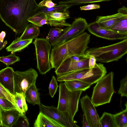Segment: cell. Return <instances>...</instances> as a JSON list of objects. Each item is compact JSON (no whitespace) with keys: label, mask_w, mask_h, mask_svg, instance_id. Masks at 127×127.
<instances>
[{"label":"cell","mask_w":127,"mask_h":127,"mask_svg":"<svg viewBox=\"0 0 127 127\" xmlns=\"http://www.w3.org/2000/svg\"><path fill=\"white\" fill-rule=\"evenodd\" d=\"M38 6L35 0H0V18L16 34L23 32Z\"/></svg>","instance_id":"1"},{"label":"cell","mask_w":127,"mask_h":127,"mask_svg":"<svg viewBox=\"0 0 127 127\" xmlns=\"http://www.w3.org/2000/svg\"><path fill=\"white\" fill-rule=\"evenodd\" d=\"M91 35L84 32L79 35L53 47L50 55L52 68L55 70L65 60L75 56L81 58L88 48Z\"/></svg>","instance_id":"2"},{"label":"cell","mask_w":127,"mask_h":127,"mask_svg":"<svg viewBox=\"0 0 127 127\" xmlns=\"http://www.w3.org/2000/svg\"><path fill=\"white\" fill-rule=\"evenodd\" d=\"M127 53V39L107 46L92 48L86 51L83 58L94 56L96 61L108 63L117 61Z\"/></svg>","instance_id":"3"},{"label":"cell","mask_w":127,"mask_h":127,"mask_svg":"<svg viewBox=\"0 0 127 127\" xmlns=\"http://www.w3.org/2000/svg\"><path fill=\"white\" fill-rule=\"evenodd\" d=\"M114 73L111 72L97 82L94 87L91 101L95 107L109 103L114 92Z\"/></svg>","instance_id":"4"},{"label":"cell","mask_w":127,"mask_h":127,"mask_svg":"<svg viewBox=\"0 0 127 127\" xmlns=\"http://www.w3.org/2000/svg\"><path fill=\"white\" fill-rule=\"evenodd\" d=\"M83 91H71L66 86L65 83L59 86V97L57 108L62 111L68 112L73 119L78 110L79 98Z\"/></svg>","instance_id":"5"},{"label":"cell","mask_w":127,"mask_h":127,"mask_svg":"<svg viewBox=\"0 0 127 127\" xmlns=\"http://www.w3.org/2000/svg\"><path fill=\"white\" fill-rule=\"evenodd\" d=\"M37 60V67L40 73L45 74L52 68L50 61L52 45L46 38H36L33 42Z\"/></svg>","instance_id":"6"},{"label":"cell","mask_w":127,"mask_h":127,"mask_svg":"<svg viewBox=\"0 0 127 127\" xmlns=\"http://www.w3.org/2000/svg\"><path fill=\"white\" fill-rule=\"evenodd\" d=\"M38 73L34 69L30 68L26 71H16L14 74V90L15 92L25 94L28 89L35 83Z\"/></svg>","instance_id":"7"},{"label":"cell","mask_w":127,"mask_h":127,"mask_svg":"<svg viewBox=\"0 0 127 127\" xmlns=\"http://www.w3.org/2000/svg\"><path fill=\"white\" fill-rule=\"evenodd\" d=\"M40 112L61 124L64 127H79L68 112L62 111L57 107L47 106L41 103L39 105Z\"/></svg>","instance_id":"8"},{"label":"cell","mask_w":127,"mask_h":127,"mask_svg":"<svg viewBox=\"0 0 127 127\" xmlns=\"http://www.w3.org/2000/svg\"><path fill=\"white\" fill-rule=\"evenodd\" d=\"M88 24L86 20L81 17L75 19L66 32L58 39L51 43L53 47L80 35L87 29Z\"/></svg>","instance_id":"9"},{"label":"cell","mask_w":127,"mask_h":127,"mask_svg":"<svg viewBox=\"0 0 127 127\" xmlns=\"http://www.w3.org/2000/svg\"><path fill=\"white\" fill-rule=\"evenodd\" d=\"M81 105L90 127H100L99 118L91 98L87 95L80 100Z\"/></svg>","instance_id":"10"},{"label":"cell","mask_w":127,"mask_h":127,"mask_svg":"<svg viewBox=\"0 0 127 127\" xmlns=\"http://www.w3.org/2000/svg\"><path fill=\"white\" fill-rule=\"evenodd\" d=\"M89 58H82L78 62L72 60L70 57L65 60L55 70L56 75L60 76L81 69L89 68Z\"/></svg>","instance_id":"11"},{"label":"cell","mask_w":127,"mask_h":127,"mask_svg":"<svg viewBox=\"0 0 127 127\" xmlns=\"http://www.w3.org/2000/svg\"><path fill=\"white\" fill-rule=\"evenodd\" d=\"M87 29L93 35L105 39L115 40L127 39V35L103 28L95 21L88 24Z\"/></svg>","instance_id":"12"},{"label":"cell","mask_w":127,"mask_h":127,"mask_svg":"<svg viewBox=\"0 0 127 127\" xmlns=\"http://www.w3.org/2000/svg\"><path fill=\"white\" fill-rule=\"evenodd\" d=\"M14 72L12 68L8 66L0 71V83L14 96Z\"/></svg>","instance_id":"13"},{"label":"cell","mask_w":127,"mask_h":127,"mask_svg":"<svg viewBox=\"0 0 127 127\" xmlns=\"http://www.w3.org/2000/svg\"><path fill=\"white\" fill-rule=\"evenodd\" d=\"M106 73V68L103 64L96 63L94 67L80 80L92 84L99 81Z\"/></svg>","instance_id":"14"},{"label":"cell","mask_w":127,"mask_h":127,"mask_svg":"<svg viewBox=\"0 0 127 127\" xmlns=\"http://www.w3.org/2000/svg\"><path fill=\"white\" fill-rule=\"evenodd\" d=\"M69 14L67 10L65 12H49L46 14L49 24L51 26L63 27L70 25L66 21V19L69 18Z\"/></svg>","instance_id":"15"},{"label":"cell","mask_w":127,"mask_h":127,"mask_svg":"<svg viewBox=\"0 0 127 127\" xmlns=\"http://www.w3.org/2000/svg\"><path fill=\"white\" fill-rule=\"evenodd\" d=\"M0 109L2 127H13L21 113L17 109L5 110L0 108Z\"/></svg>","instance_id":"16"},{"label":"cell","mask_w":127,"mask_h":127,"mask_svg":"<svg viewBox=\"0 0 127 127\" xmlns=\"http://www.w3.org/2000/svg\"><path fill=\"white\" fill-rule=\"evenodd\" d=\"M127 17L119 13L113 15L97 16L95 22L101 27L106 29L110 30V28L120 19Z\"/></svg>","instance_id":"17"},{"label":"cell","mask_w":127,"mask_h":127,"mask_svg":"<svg viewBox=\"0 0 127 127\" xmlns=\"http://www.w3.org/2000/svg\"><path fill=\"white\" fill-rule=\"evenodd\" d=\"M33 126L34 127H64L61 124L40 112L35 120Z\"/></svg>","instance_id":"18"},{"label":"cell","mask_w":127,"mask_h":127,"mask_svg":"<svg viewBox=\"0 0 127 127\" xmlns=\"http://www.w3.org/2000/svg\"><path fill=\"white\" fill-rule=\"evenodd\" d=\"M91 68L84 69L58 76L57 80L60 82L79 80L83 77Z\"/></svg>","instance_id":"19"},{"label":"cell","mask_w":127,"mask_h":127,"mask_svg":"<svg viewBox=\"0 0 127 127\" xmlns=\"http://www.w3.org/2000/svg\"><path fill=\"white\" fill-rule=\"evenodd\" d=\"M25 96L26 100L33 105L35 104L39 105L41 103L39 94L35 83L32 84L26 90Z\"/></svg>","instance_id":"20"},{"label":"cell","mask_w":127,"mask_h":127,"mask_svg":"<svg viewBox=\"0 0 127 127\" xmlns=\"http://www.w3.org/2000/svg\"><path fill=\"white\" fill-rule=\"evenodd\" d=\"M39 33V27L31 23L27 25L19 38L21 40L33 39L36 38Z\"/></svg>","instance_id":"21"},{"label":"cell","mask_w":127,"mask_h":127,"mask_svg":"<svg viewBox=\"0 0 127 127\" xmlns=\"http://www.w3.org/2000/svg\"><path fill=\"white\" fill-rule=\"evenodd\" d=\"M33 39L21 40L19 37L13 41L6 49L8 52H13L20 51L31 43Z\"/></svg>","instance_id":"22"},{"label":"cell","mask_w":127,"mask_h":127,"mask_svg":"<svg viewBox=\"0 0 127 127\" xmlns=\"http://www.w3.org/2000/svg\"><path fill=\"white\" fill-rule=\"evenodd\" d=\"M64 82L67 88L71 91L82 90L85 91L92 85L79 80H68Z\"/></svg>","instance_id":"23"},{"label":"cell","mask_w":127,"mask_h":127,"mask_svg":"<svg viewBox=\"0 0 127 127\" xmlns=\"http://www.w3.org/2000/svg\"><path fill=\"white\" fill-rule=\"evenodd\" d=\"M71 7L69 5L63 4H59L56 6L50 8H47L38 5L37 7L33 12L32 16L41 12H44L46 14L49 12H65Z\"/></svg>","instance_id":"24"},{"label":"cell","mask_w":127,"mask_h":127,"mask_svg":"<svg viewBox=\"0 0 127 127\" xmlns=\"http://www.w3.org/2000/svg\"><path fill=\"white\" fill-rule=\"evenodd\" d=\"M29 22L38 26L42 27L45 24L48 25L46 14L44 12H41L32 16L28 20Z\"/></svg>","instance_id":"25"},{"label":"cell","mask_w":127,"mask_h":127,"mask_svg":"<svg viewBox=\"0 0 127 127\" xmlns=\"http://www.w3.org/2000/svg\"><path fill=\"white\" fill-rule=\"evenodd\" d=\"M14 100L17 110L20 113H25L28 110L25 95L15 92Z\"/></svg>","instance_id":"26"},{"label":"cell","mask_w":127,"mask_h":127,"mask_svg":"<svg viewBox=\"0 0 127 127\" xmlns=\"http://www.w3.org/2000/svg\"><path fill=\"white\" fill-rule=\"evenodd\" d=\"M99 121L100 127H117L114 114L104 112L99 118Z\"/></svg>","instance_id":"27"},{"label":"cell","mask_w":127,"mask_h":127,"mask_svg":"<svg viewBox=\"0 0 127 127\" xmlns=\"http://www.w3.org/2000/svg\"><path fill=\"white\" fill-rule=\"evenodd\" d=\"M126 109L115 114L114 116L117 127H127V103Z\"/></svg>","instance_id":"28"},{"label":"cell","mask_w":127,"mask_h":127,"mask_svg":"<svg viewBox=\"0 0 127 127\" xmlns=\"http://www.w3.org/2000/svg\"><path fill=\"white\" fill-rule=\"evenodd\" d=\"M110 30L119 33L127 35V17L118 21Z\"/></svg>","instance_id":"29"},{"label":"cell","mask_w":127,"mask_h":127,"mask_svg":"<svg viewBox=\"0 0 127 127\" xmlns=\"http://www.w3.org/2000/svg\"><path fill=\"white\" fill-rule=\"evenodd\" d=\"M67 27L64 29L56 28L51 29L46 38L51 43L60 37L67 30Z\"/></svg>","instance_id":"30"},{"label":"cell","mask_w":127,"mask_h":127,"mask_svg":"<svg viewBox=\"0 0 127 127\" xmlns=\"http://www.w3.org/2000/svg\"><path fill=\"white\" fill-rule=\"evenodd\" d=\"M111 0H65L59 2V4H65L71 7L75 5L88 3L108 1Z\"/></svg>","instance_id":"31"},{"label":"cell","mask_w":127,"mask_h":127,"mask_svg":"<svg viewBox=\"0 0 127 127\" xmlns=\"http://www.w3.org/2000/svg\"><path fill=\"white\" fill-rule=\"evenodd\" d=\"M11 53L8 56L0 57V61L8 66L19 61L20 60V58L16 56L14 52Z\"/></svg>","instance_id":"32"},{"label":"cell","mask_w":127,"mask_h":127,"mask_svg":"<svg viewBox=\"0 0 127 127\" xmlns=\"http://www.w3.org/2000/svg\"><path fill=\"white\" fill-rule=\"evenodd\" d=\"M0 97H2L8 99L16 107L14 100V96L5 89L0 83Z\"/></svg>","instance_id":"33"},{"label":"cell","mask_w":127,"mask_h":127,"mask_svg":"<svg viewBox=\"0 0 127 127\" xmlns=\"http://www.w3.org/2000/svg\"><path fill=\"white\" fill-rule=\"evenodd\" d=\"M0 107L4 110L17 109L16 107L10 101L4 98L0 97Z\"/></svg>","instance_id":"34"},{"label":"cell","mask_w":127,"mask_h":127,"mask_svg":"<svg viewBox=\"0 0 127 127\" xmlns=\"http://www.w3.org/2000/svg\"><path fill=\"white\" fill-rule=\"evenodd\" d=\"M118 93L122 96L127 97V76L123 78L120 82V87Z\"/></svg>","instance_id":"35"},{"label":"cell","mask_w":127,"mask_h":127,"mask_svg":"<svg viewBox=\"0 0 127 127\" xmlns=\"http://www.w3.org/2000/svg\"><path fill=\"white\" fill-rule=\"evenodd\" d=\"M17 126L23 127H29V124L25 113H21L15 125Z\"/></svg>","instance_id":"36"},{"label":"cell","mask_w":127,"mask_h":127,"mask_svg":"<svg viewBox=\"0 0 127 127\" xmlns=\"http://www.w3.org/2000/svg\"><path fill=\"white\" fill-rule=\"evenodd\" d=\"M58 87L56 79L54 76L53 75L49 87V94L52 97L55 94Z\"/></svg>","instance_id":"37"},{"label":"cell","mask_w":127,"mask_h":127,"mask_svg":"<svg viewBox=\"0 0 127 127\" xmlns=\"http://www.w3.org/2000/svg\"><path fill=\"white\" fill-rule=\"evenodd\" d=\"M52 0H43L39 4V5L45 7L47 8H50L56 6L57 5L56 3L53 2Z\"/></svg>","instance_id":"38"},{"label":"cell","mask_w":127,"mask_h":127,"mask_svg":"<svg viewBox=\"0 0 127 127\" xmlns=\"http://www.w3.org/2000/svg\"><path fill=\"white\" fill-rule=\"evenodd\" d=\"M100 7V6L99 4H92L81 6L80 9L81 10H87L98 9Z\"/></svg>","instance_id":"39"},{"label":"cell","mask_w":127,"mask_h":127,"mask_svg":"<svg viewBox=\"0 0 127 127\" xmlns=\"http://www.w3.org/2000/svg\"><path fill=\"white\" fill-rule=\"evenodd\" d=\"M5 35L6 33L4 31H2L0 33V50L4 48L7 44V40L3 41Z\"/></svg>","instance_id":"40"},{"label":"cell","mask_w":127,"mask_h":127,"mask_svg":"<svg viewBox=\"0 0 127 127\" xmlns=\"http://www.w3.org/2000/svg\"><path fill=\"white\" fill-rule=\"evenodd\" d=\"M89 68H92L94 67L96 64V60L95 58L93 56H91L89 57Z\"/></svg>","instance_id":"41"},{"label":"cell","mask_w":127,"mask_h":127,"mask_svg":"<svg viewBox=\"0 0 127 127\" xmlns=\"http://www.w3.org/2000/svg\"><path fill=\"white\" fill-rule=\"evenodd\" d=\"M82 123V127H90L87 118L84 114H83V120Z\"/></svg>","instance_id":"42"},{"label":"cell","mask_w":127,"mask_h":127,"mask_svg":"<svg viewBox=\"0 0 127 127\" xmlns=\"http://www.w3.org/2000/svg\"><path fill=\"white\" fill-rule=\"evenodd\" d=\"M118 12V13L120 14L127 15V8L124 6H123L122 7L119 9Z\"/></svg>","instance_id":"43"},{"label":"cell","mask_w":127,"mask_h":127,"mask_svg":"<svg viewBox=\"0 0 127 127\" xmlns=\"http://www.w3.org/2000/svg\"><path fill=\"white\" fill-rule=\"evenodd\" d=\"M0 127H2V122L1 112L0 108Z\"/></svg>","instance_id":"44"}]
</instances>
